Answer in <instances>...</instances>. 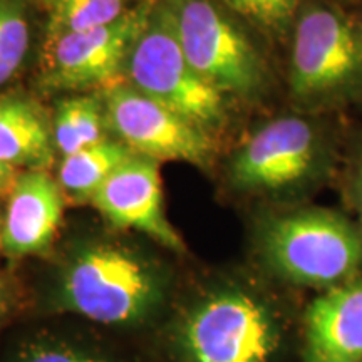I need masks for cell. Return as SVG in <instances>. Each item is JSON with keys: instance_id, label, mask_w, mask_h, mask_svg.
<instances>
[{"instance_id": "9a60e30c", "label": "cell", "mask_w": 362, "mask_h": 362, "mask_svg": "<svg viewBox=\"0 0 362 362\" xmlns=\"http://www.w3.org/2000/svg\"><path fill=\"white\" fill-rule=\"evenodd\" d=\"M103 138V104L98 98L66 99L54 119V143L62 155H72Z\"/></svg>"}, {"instance_id": "603a6c76", "label": "cell", "mask_w": 362, "mask_h": 362, "mask_svg": "<svg viewBox=\"0 0 362 362\" xmlns=\"http://www.w3.org/2000/svg\"><path fill=\"white\" fill-rule=\"evenodd\" d=\"M330 2L339 4V6H342V7H346V8H354L357 4L362 2V0H330Z\"/></svg>"}, {"instance_id": "e0dca14e", "label": "cell", "mask_w": 362, "mask_h": 362, "mask_svg": "<svg viewBox=\"0 0 362 362\" xmlns=\"http://www.w3.org/2000/svg\"><path fill=\"white\" fill-rule=\"evenodd\" d=\"M29 49V24L21 0H0V86L16 74Z\"/></svg>"}, {"instance_id": "2e32d148", "label": "cell", "mask_w": 362, "mask_h": 362, "mask_svg": "<svg viewBox=\"0 0 362 362\" xmlns=\"http://www.w3.org/2000/svg\"><path fill=\"white\" fill-rule=\"evenodd\" d=\"M126 4L128 0H54L47 35L110 25L128 12Z\"/></svg>"}, {"instance_id": "7402d4cb", "label": "cell", "mask_w": 362, "mask_h": 362, "mask_svg": "<svg viewBox=\"0 0 362 362\" xmlns=\"http://www.w3.org/2000/svg\"><path fill=\"white\" fill-rule=\"evenodd\" d=\"M352 11V16H354V21H356V25L357 29H359V34L362 37V2L357 4L354 8H351Z\"/></svg>"}, {"instance_id": "8992f818", "label": "cell", "mask_w": 362, "mask_h": 362, "mask_svg": "<svg viewBox=\"0 0 362 362\" xmlns=\"http://www.w3.org/2000/svg\"><path fill=\"white\" fill-rule=\"evenodd\" d=\"M189 66L225 96L253 99L267 86V64L235 22L211 0H166Z\"/></svg>"}, {"instance_id": "7c38bea8", "label": "cell", "mask_w": 362, "mask_h": 362, "mask_svg": "<svg viewBox=\"0 0 362 362\" xmlns=\"http://www.w3.org/2000/svg\"><path fill=\"white\" fill-rule=\"evenodd\" d=\"M62 206L61 185L42 170L17 176L4 216V253L25 257L45 250L61 223Z\"/></svg>"}, {"instance_id": "8fae6325", "label": "cell", "mask_w": 362, "mask_h": 362, "mask_svg": "<svg viewBox=\"0 0 362 362\" xmlns=\"http://www.w3.org/2000/svg\"><path fill=\"white\" fill-rule=\"evenodd\" d=\"M362 359V274L317 292L302 314V362Z\"/></svg>"}, {"instance_id": "ffe728a7", "label": "cell", "mask_w": 362, "mask_h": 362, "mask_svg": "<svg viewBox=\"0 0 362 362\" xmlns=\"http://www.w3.org/2000/svg\"><path fill=\"white\" fill-rule=\"evenodd\" d=\"M24 362H106L96 356L72 349H40L25 357Z\"/></svg>"}, {"instance_id": "d4e9b609", "label": "cell", "mask_w": 362, "mask_h": 362, "mask_svg": "<svg viewBox=\"0 0 362 362\" xmlns=\"http://www.w3.org/2000/svg\"><path fill=\"white\" fill-rule=\"evenodd\" d=\"M4 309V288L2 285H0V312H2Z\"/></svg>"}, {"instance_id": "9c48e42d", "label": "cell", "mask_w": 362, "mask_h": 362, "mask_svg": "<svg viewBox=\"0 0 362 362\" xmlns=\"http://www.w3.org/2000/svg\"><path fill=\"white\" fill-rule=\"evenodd\" d=\"M151 11L149 4H141L110 25L47 35L42 84L47 89H84L110 81L128 61Z\"/></svg>"}, {"instance_id": "ba28073f", "label": "cell", "mask_w": 362, "mask_h": 362, "mask_svg": "<svg viewBox=\"0 0 362 362\" xmlns=\"http://www.w3.org/2000/svg\"><path fill=\"white\" fill-rule=\"evenodd\" d=\"M104 104L107 123L136 155L155 161H187L197 166H205L214 158L215 143L208 129L133 86L115 84L107 88Z\"/></svg>"}, {"instance_id": "7a4b0ae2", "label": "cell", "mask_w": 362, "mask_h": 362, "mask_svg": "<svg viewBox=\"0 0 362 362\" xmlns=\"http://www.w3.org/2000/svg\"><path fill=\"white\" fill-rule=\"evenodd\" d=\"M260 264L272 277L322 292L362 274V233L344 210L292 205L255 226Z\"/></svg>"}, {"instance_id": "277c9868", "label": "cell", "mask_w": 362, "mask_h": 362, "mask_svg": "<svg viewBox=\"0 0 362 362\" xmlns=\"http://www.w3.org/2000/svg\"><path fill=\"white\" fill-rule=\"evenodd\" d=\"M183 344L192 362H280L284 317L262 292L225 284L189 312Z\"/></svg>"}, {"instance_id": "ac0fdd59", "label": "cell", "mask_w": 362, "mask_h": 362, "mask_svg": "<svg viewBox=\"0 0 362 362\" xmlns=\"http://www.w3.org/2000/svg\"><path fill=\"white\" fill-rule=\"evenodd\" d=\"M230 11L255 24L265 33L287 35L302 0H221Z\"/></svg>"}, {"instance_id": "4316f807", "label": "cell", "mask_w": 362, "mask_h": 362, "mask_svg": "<svg viewBox=\"0 0 362 362\" xmlns=\"http://www.w3.org/2000/svg\"><path fill=\"white\" fill-rule=\"evenodd\" d=\"M356 362H362V359H359V361H356Z\"/></svg>"}, {"instance_id": "cb8c5ba5", "label": "cell", "mask_w": 362, "mask_h": 362, "mask_svg": "<svg viewBox=\"0 0 362 362\" xmlns=\"http://www.w3.org/2000/svg\"><path fill=\"white\" fill-rule=\"evenodd\" d=\"M2 232H4V218L0 216V248H2Z\"/></svg>"}, {"instance_id": "3957f363", "label": "cell", "mask_w": 362, "mask_h": 362, "mask_svg": "<svg viewBox=\"0 0 362 362\" xmlns=\"http://www.w3.org/2000/svg\"><path fill=\"white\" fill-rule=\"evenodd\" d=\"M287 83L298 111L309 115L362 103V37L351 8L302 0L291 29Z\"/></svg>"}, {"instance_id": "484cf974", "label": "cell", "mask_w": 362, "mask_h": 362, "mask_svg": "<svg viewBox=\"0 0 362 362\" xmlns=\"http://www.w3.org/2000/svg\"><path fill=\"white\" fill-rule=\"evenodd\" d=\"M45 2H47L49 6H52V2H54V0H45Z\"/></svg>"}, {"instance_id": "d6986e66", "label": "cell", "mask_w": 362, "mask_h": 362, "mask_svg": "<svg viewBox=\"0 0 362 362\" xmlns=\"http://www.w3.org/2000/svg\"><path fill=\"white\" fill-rule=\"evenodd\" d=\"M336 185L341 192L344 211L356 221L362 233V129L344 139Z\"/></svg>"}, {"instance_id": "44dd1931", "label": "cell", "mask_w": 362, "mask_h": 362, "mask_svg": "<svg viewBox=\"0 0 362 362\" xmlns=\"http://www.w3.org/2000/svg\"><path fill=\"white\" fill-rule=\"evenodd\" d=\"M16 170L11 165H6V163H0V193L7 192V189L12 188L13 181H16Z\"/></svg>"}, {"instance_id": "5bb4252c", "label": "cell", "mask_w": 362, "mask_h": 362, "mask_svg": "<svg viewBox=\"0 0 362 362\" xmlns=\"http://www.w3.org/2000/svg\"><path fill=\"white\" fill-rule=\"evenodd\" d=\"M136 153L123 141L101 139L64 156L59 168V185L74 198H93L96 189Z\"/></svg>"}, {"instance_id": "5b68a950", "label": "cell", "mask_w": 362, "mask_h": 362, "mask_svg": "<svg viewBox=\"0 0 362 362\" xmlns=\"http://www.w3.org/2000/svg\"><path fill=\"white\" fill-rule=\"evenodd\" d=\"M131 86L205 129L226 121L225 94L189 66L166 4L153 8L128 61Z\"/></svg>"}, {"instance_id": "4fadbf2b", "label": "cell", "mask_w": 362, "mask_h": 362, "mask_svg": "<svg viewBox=\"0 0 362 362\" xmlns=\"http://www.w3.org/2000/svg\"><path fill=\"white\" fill-rule=\"evenodd\" d=\"M52 158L51 129L37 104L19 96L0 98V163L44 170Z\"/></svg>"}, {"instance_id": "30bf717a", "label": "cell", "mask_w": 362, "mask_h": 362, "mask_svg": "<svg viewBox=\"0 0 362 362\" xmlns=\"http://www.w3.org/2000/svg\"><path fill=\"white\" fill-rule=\"evenodd\" d=\"M101 215L117 228L138 230L161 245L181 250V238L166 220L160 170L155 160L133 155L90 198Z\"/></svg>"}, {"instance_id": "6da1fadb", "label": "cell", "mask_w": 362, "mask_h": 362, "mask_svg": "<svg viewBox=\"0 0 362 362\" xmlns=\"http://www.w3.org/2000/svg\"><path fill=\"white\" fill-rule=\"evenodd\" d=\"M344 139L322 115L298 111L277 116L233 153L226 178L242 194L309 197L336 183Z\"/></svg>"}, {"instance_id": "52a82bcc", "label": "cell", "mask_w": 362, "mask_h": 362, "mask_svg": "<svg viewBox=\"0 0 362 362\" xmlns=\"http://www.w3.org/2000/svg\"><path fill=\"white\" fill-rule=\"evenodd\" d=\"M160 297L155 272L126 248L90 245L67 267L62 302L99 324H131L149 314Z\"/></svg>"}]
</instances>
